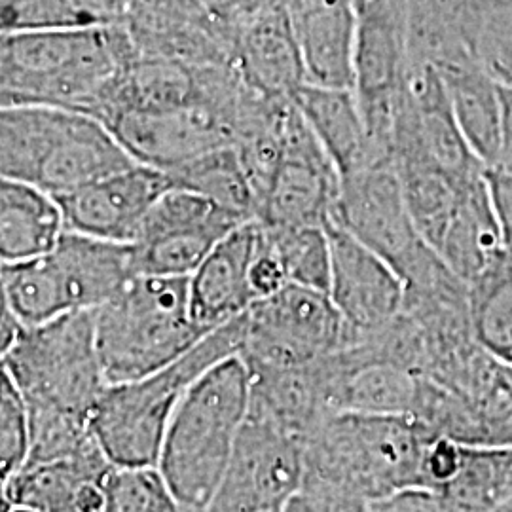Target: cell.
Here are the masks:
<instances>
[{"instance_id":"7","label":"cell","mask_w":512,"mask_h":512,"mask_svg":"<svg viewBox=\"0 0 512 512\" xmlns=\"http://www.w3.org/2000/svg\"><path fill=\"white\" fill-rule=\"evenodd\" d=\"M2 372L31 412L92 421L110 385L97 348L95 311H73L23 327L2 351Z\"/></svg>"},{"instance_id":"22","label":"cell","mask_w":512,"mask_h":512,"mask_svg":"<svg viewBox=\"0 0 512 512\" xmlns=\"http://www.w3.org/2000/svg\"><path fill=\"white\" fill-rule=\"evenodd\" d=\"M484 173L461 186L454 215L437 249L444 266L471 287L507 262Z\"/></svg>"},{"instance_id":"1","label":"cell","mask_w":512,"mask_h":512,"mask_svg":"<svg viewBox=\"0 0 512 512\" xmlns=\"http://www.w3.org/2000/svg\"><path fill=\"white\" fill-rule=\"evenodd\" d=\"M431 437L433 431L410 416L330 412L302 439V492L372 505L425 488L423 458Z\"/></svg>"},{"instance_id":"37","label":"cell","mask_w":512,"mask_h":512,"mask_svg":"<svg viewBox=\"0 0 512 512\" xmlns=\"http://www.w3.org/2000/svg\"><path fill=\"white\" fill-rule=\"evenodd\" d=\"M200 2L219 23L228 27L230 31H236L247 21L274 8L275 4L283 0H200Z\"/></svg>"},{"instance_id":"24","label":"cell","mask_w":512,"mask_h":512,"mask_svg":"<svg viewBox=\"0 0 512 512\" xmlns=\"http://www.w3.org/2000/svg\"><path fill=\"white\" fill-rule=\"evenodd\" d=\"M437 71L469 147L482 164L494 167L501 141L503 86L476 59L452 63Z\"/></svg>"},{"instance_id":"18","label":"cell","mask_w":512,"mask_h":512,"mask_svg":"<svg viewBox=\"0 0 512 512\" xmlns=\"http://www.w3.org/2000/svg\"><path fill=\"white\" fill-rule=\"evenodd\" d=\"M308 82L355 88L357 0H285Z\"/></svg>"},{"instance_id":"8","label":"cell","mask_w":512,"mask_h":512,"mask_svg":"<svg viewBox=\"0 0 512 512\" xmlns=\"http://www.w3.org/2000/svg\"><path fill=\"white\" fill-rule=\"evenodd\" d=\"M332 220L384 256L403 277L408 296L437 293L458 279L421 238L393 162L344 177Z\"/></svg>"},{"instance_id":"36","label":"cell","mask_w":512,"mask_h":512,"mask_svg":"<svg viewBox=\"0 0 512 512\" xmlns=\"http://www.w3.org/2000/svg\"><path fill=\"white\" fill-rule=\"evenodd\" d=\"M484 177H486V188H488L497 228L503 241L505 256L509 262H512V175L507 171L488 167Z\"/></svg>"},{"instance_id":"4","label":"cell","mask_w":512,"mask_h":512,"mask_svg":"<svg viewBox=\"0 0 512 512\" xmlns=\"http://www.w3.org/2000/svg\"><path fill=\"white\" fill-rule=\"evenodd\" d=\"M133 164L139 162L92 114L37 105L0 110L2 179L59 198Z\"/></svg>"},{"instance_id":"13","label":"cell","mask_w":512,"mask_h":512,"mask_svg":"<svg viewBox=\"0 0 512 512\" xmlns=\"http://www.w3.org/2000/svg\"><path fill=\"white\" fill-rule=\"evenodd\" d=\"M330 236L329 296L355 336V344L395 323L406 308V283L399 272L349 234L336 220Z\"/></svg>"},{"instance_id":"5","label":"cell","mask_w":512,"mask_h":512,"mask_svg":"<svg viewBox=\"0 0 512 512\" xmlns=\"http://www.w3.org/2000/svg\"><path fill=\"white\" fill-rule=\"evenodd\" d=\"M243 344V315L213 330L181 359L145 378L114 384L93 412L92 429L110 463L158 467L167 427L184 395L222 359Z\"/></svg>"},{"instance_id":"28","label":"cell","mask_w":512,"mask_h":512,"mask_svg":"<svg viewBox=\"0 0 512 512\" xmlns=\"http://www.w3.org/2000/svg\"><path fill=\"white\" fill-rule=\"evenodd\" d=\"M126 0H0L2 33L122 27Z\"/></svg>"},{"instance_id":"30","label":"cell","mask_w":512,"mask_h":512,"mask_svg":"<svg viewBox=\"0 0 512 512\" xmlns=\"http://www.w3.org/2000/svg\"><path fill=\"white\" fill-rule=\"evenodd\" d=\"M264 224V222H262ZM266 234L274 245L289 285H304L329 293L330 236L325 226H270Z\"/></svg>"},{"instance_id":"10","label":"cell","mask_w":512,"mask_h":512,"mask_svg":"<svg viewBox=\"0 0 512 512\" xmlns=\"http://www.w3.org/2000/svg\"><path fill=\"white\" fill-rule=\"evenodd\" d=\"M302 486V439L249 404L247 420L207 512H281Z\"/></svg>"},{"instance_id":"20","label":"cell","mask_w":512,"mask_h":512,"mask_svg":"<svg viewBox=\"0 0 512 512\" xmlns=\"http://www.w3.org/2000/svg\"><path fill=\"white\" fill-rule=\"evenodd\" d=\"M67 308L95 311L137 274L133 243L92 238L67 230L50 251Z\"/></svg>"},{"instance_id":"23","label":"cell","mask_w":512,"mask_h":512,"mask_svg":"<svg viewBox=\"0 0 512 512\" xmlns=\"http://www.w3.org/2000/svg\"><path fill=\"white\" fill-rule=\"evenodd\" d=\"M67 232L57 198L37 186L2 179L0 183V258L21 262L54 251Z\"/></svg>"},{"instance_id":"33","label":"cell","mask_w":512,"mask_h":512,"mask_svg":"<svg viewBox=\"0 0 512 512\" xmlns=\"http://www.w3.org/2000/svg\"><path fill=\"white\" fill-rule=\"evenodd\" d=\"M107 484L110 512H188L158 467L112 465Z\"/></svg>"},{"instance_id":"31","label":"cell","mask_w":512,"mask_h":512,"mask_svg":"<svg viewBox=\"0 0 512 512\" xmlns=\"http://www.w3.org/2000/svg\"><path fill=\"white\" fill-rule=\"evenodd\" d=\"M473 323L492 355L512 361V262L501 264L473 285Z\"/></svg>"},{"instance_id":"32","label":"cell","mask_w":512,"mask_h":512,"mask_svg":"<svg viewBox=\"0 0 512 512\" xmlns=\"http://www.w3.org/2000/svg\"><path fill=\"white\" fill-rule=\"evenodd\" d=\"M471 52L501 86H512V0H478Z\"/></svg>"},{"instance_id":"29","label":"cell","mask_w":512,"mask_h":512,"mask_svg":"<svg viewBox=\"0 0 512 512\" xmlns=\"http://www.w3.org/2000/svg\"><path fill=\"white\" fill-rule=\"evenodd\" d=\"M173 188L192 190L205 198L258 219V200L234 147H220L165 171Z\"/></svg>"},{"instance_id":"21","label":"cell","mask_w":512,"mask_h":512,"mask_svg":"<svg viewBox=\"0 0 512 512\" xmlns=\"http://www.w3.org/2000/svg\"><path fill=\"white\" fill-rule=\"evenodd\" d=\"M291 101L327 150L342 179L370 165L393 162L376 147L355 90L306 82Z\"/></svg>"},{"instance_id":"3","label":"cell","mask_w":512,"mask_h":512,"mask_svg":"<svg viewBox=\"0 0 512 512\" xmlns=\"http://www.w3.org/2000/svg\"><path fill=\"white\" fill-rule=\"evenodd\" d=\"M253 376L236 353L211 366L167 427L158 469L188 512H207L251 404Z\"/></svg>"},{"instance_id":"14","label":"cell","mask_w":512,"mask_h":512,"mask_svg":"<svg viewBox=\"0 0 512 512\" xmlns=\"http://www.w3.org/2000/svg\"><path fill=\"white\" fill-rule=\"evenodd\" d=\"M122 27L139 55L192 67H234V31L200 0H126Z\"/></svg>"},{"instance_id":"16","label":"cell","mask_w":512,"mask_h":512,"mask_svg":"<svg viewBox=\"0 0 512 512\" xmlns=\"http://www.w3.org/2000/svg\"><path fill=\"white\" fill-rule=\"evenodd\" d=\"M173 184L162 169L133 164L71 194L59 196L67 230L92 238L133 243L150 209Z\"/></svg>"},{"instance_id":"25","label":"cell","mask_w":512,"mask_h":512,"mask_svg":"<svg viewBox=\"0 0 512 512\" xmlns=\"http://www.w3.org/2000/svg\"><path fill=\"white\" fill-rule=\"evenodd\" d=\"M478 0H406L408 65L446 67L475 59L471 33Z\"/></svg>"},{"instance_id":"11","label":"cell","mask_w":512,"mask_h":512,"mask_svg":"<svg viewBox=\"0 0 512 512\" xmlns=\"http://www.w3.org/2000/svg\"><path fill=\"white\" fill-rule=\"evenodd\" d=\"M249 220L202 194L171 188L150 209L133 241L137 274L190 277L220 239Z\"/></svg>"},{"instance_id":"17","label":"cell","mask_w":512,"mask_h":512,"mask_svg":"<svg viewBox=\"0 0 512 512\" xmlns=\"http://www.w3.org/2000/svg\"><path fill=\"white\" fill-rule=\"evenodd\" d=\"M258 239V219L249 220L220 239L217 247L190 275V308L196 323L207 330L236 321L256 302L251 264Z\"/></svg>"},{"instance_id":"19","label":"cell","mask_w":512,"mask_h":512,"mask_svg":"<svg viewBox=\"0 0 512 512\" xmlns=\"http://www.w3.org/2000/svg\"><path fill=\"white\" fill-rule=\"evenodd\" d=\"M234 69L249 88L274 99H293L308 82L285 0L234 31Z\"/></svg>"},{"instance_id":"41","label":"cell","mask_w":512,"mask_h":512,"mask_svg":"<svg viewBox=\"0 0 512 512\" xmlns=\"http://www.w3.org/2000/svg\"><path fill=\"white\" fill-rule=\"evenodd\" d=\"M4 512H38V511H31V509H23V507H10V509H4Z\"/></svg>"},{"instance_id":"38","label":"cell","mask_w":512,"mask_h":512,"mask_svg":"<svg viewBox=\"0 0 512 512\" xmlns=\"http://www.w3.org/2000/svg\"><path fill=\"white\" fill-rule=\"evenodd\" d=\"M494 167L512 175V86H503L501 141H499V152H497Z\"/></svg>"},{"instance_id":"9","label":"cell","mask_w":512,"mask_h":512,"mask_svg":"<svg viewBox=\"0 0 512 512\" xmlns=\"http://www.w3.org/2000/svg\"><path fill=\"white\" fill-rule=\"evenodd\" d=\"M355 344L329 293L287 285L243 313L239 355L251 370L310 365Z\"/></svg>"},{"instance_id":"34","label":"cell","mask_w":512,"mask_h":512,"mask_svg":"<svg viewBox=\"0 0 512 512\" xmlns=\"http://www.w3.org/2000/svg\"><path fill=\"white\" fill-rule=\"evenodd\" d=\"M31 452L29 410L18 387L2 372L0 382V480L18 475Z\"/></svg>"},{"instance_id":"40","label":"cell","mask_w":512,"mask_h":512,"mask_svg":"<svg viewBox=\"0 0 512 512\" xmlns=\"http://www.w3.org/2000/svg\"><path fill=\"white\" fill-rule=\"evenodd\" d=\"M281 512H319V507L310 495L300 492Z\"/></svg>"},{"instance_id":"27","label":"cell","mask_w":512,"mask_h":512,"mask_svg":"<svg viewBox=\"0 0 512 512\" xmlns=\"http://www.w3.org/2000/svg\"><path fill=\"white\" fill-rule=\"evenodd\" d=\"M393 164L421 238L437 251L454 215L461 186L418 152H397Z\"/></svg>"},{"instance_id":"6","label":"cell","mask_w":512,"mask_h":512,"mask_svg":"<svg viewBox=\"0 0 512 512\" xmlns=\"http://www.w3.org/2000/svg\"><path fill=\"white\" fill-rule=\"evenodd\" d=\"M190 277L135 275L95 310V334L110 385L133 382L181 359L211 332L190 308Z\"/></svg>"},{"instance_id":"35","label":"cell","mask_w":512,"mask_h":512,"mask_svg":"<svg viewBox=\"0 0 512 512\" xmlns=\"http://www.w3.org/2000/svg\"><path fill=\"white\" fill-rule=\"evenodd\" d=\"M289 285L283 264L275 253L274 245L266 234L264 224L258 220V239H256L255 256L251 264V287L255 293L256 302L279 293Z\"/></svg>"},{"instance_id":"26","label":"cell","mask_w":512,"mask_h":512,"mask_svg":"<svg viewBox=\"0 0 512 512\" xmlns=\"http://www.w3.org/2000/svg\"><path fill=\"white\" fill-rule=\"evenodd\" d=\"M114 463L101 446L73 458L27 465L2 484V501L10 507L38 512H73L82 486L93 476L107 473Z\"/></svg>"},{"instance_id":"15","label":"cell","mask_w":512,"mask_h":512,"mask_svg":"<svg viewBox=\"0 0 512 512\" xmlns=\"http://www.w3.org/2000/svg\"><path fill=\"white\" fill-rule=\"evenodd\" d=\"M139 164L169 171L200 154L232 147L230 114L215 105L128 112L103 122Z\"/></svg>"},{"instance_id":"12","label":"cell","mask_w":512,"mask_h":512,"mask_svg":"<svg viewBox=\"0 0 512 512\" xmlns=\"http://www.w3.org/2000/svg\"><path fill=\"white\" fill-rule=\"evenodd\" d=\"M342 175L296 107L258 220L270 226H325L336 209Z\"/></svg>"},{"instance_id":"39","label":"cell","mask_w":512,"mask_h":512,"mask_svg":"<svg viewBox=\"0 0 512 512\" xmlns=\"http://www.w3.org/2000/svg\"><path fill=\"white\" fill-rule=\"evenodd\" d=\"M311 499L317 503L319 512H372V505L357 497H344V495L310 494Z\"/></svg>"},{"instance_id":"2","label":"cell","mask_w":512,"mask_h":512,"mask_svg":"<svg viewBox=\"0 0 512 512\" xmlns=\"http://www.w3.org/2000/svg\"><path fill=\"white\" fill-rule=\"evenodd\" d=\"M135 55L124 27L2 33L0 105L95 116L112 82Z\"/></svg>"}]
</instances>
